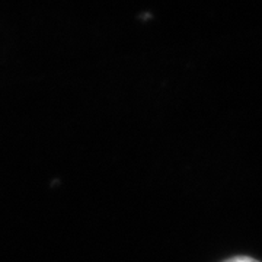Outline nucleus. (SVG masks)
Listing matches in <instances>:
<instances>
[{
  "label": "nucleus",
  "mask_w": 262,
  "mask_h": 262,
  "mask_svg": "<svg viewBox=\"0 0 262 262\" xmlns=\"http://www.w3.org/2000/svg\"><path fill=\"white\" fill-rule=\"evenodd\" d=\"M225 262H259L255 258H251V256H234V258H230Z\"/></svg>",
  "instance_id": "nucleus-1"
}]
</instances>
